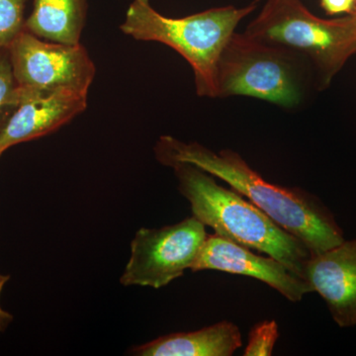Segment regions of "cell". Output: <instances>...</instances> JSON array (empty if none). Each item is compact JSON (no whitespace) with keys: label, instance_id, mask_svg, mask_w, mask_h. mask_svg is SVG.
Returning a JSON list of instances; mask_svg holds the SVG:
<instances>
[{"label":"cell","instance_id":"cell-1","mask_svg":"<svg viewBox=\"0 0 356 356\" xmlns=\"http://www.w3.org/2000/svg\"><path fill=\"white\" fill-rule=\"evenodd\" d=\"M156 159L163 165L191 163L248 198L281 228L305 243L312 257L339 245L343 232L331 210L316 196L300 188H288L267 182L236 152H213L198 143L163 136L156 149Z\"/></svg>","mask_w":356,"mask_h":356},{"label":"cell","instance_id":"cell-2","mask_svg":"<svg viewBox=\"0 0 356 356\" xmlns=\"http://www.w3.org/2000/svg\"><path fill=\"white\" fill-rule=\"evenodd\" d=\"M178 189L191 204L192 216L216 235L277 259L303 277L312 257L305 243L278 226L235 189L225 188L214 177L191 163H173Z\"/></svg>","mask_w":356,"mask_h":356},{"label":"cell","instance_id":"cell-3","mask_svg":"<svg viewBox=\"0 0 356 356\" xmlns=\"http://www.w3.org/2000/svg\"><path fill=\"white\" fill-rule=\"evenodd\" d=\"M255 4L212 8L184 18L161 15L149 0H133L120 30L138 41L159 42L177 51L188 62L200 97H218V65L236 26Z\"/></svg>","mask_w":356,"mask_h":356},{"label":"cell","instance_id":"cell-4","mask_svg":"<svg viewBox=\"0 0 356 356\" xmlns=\"http://www.w3.org/2000/svg\"><path fill=\"white\" fill-rule=\"evenodd\" d=\"M245 34L309 58L324 84L331 83L356 53V17L353 13L322 19L311 13L301 0H266Z\"/></svg>","mask_w":356,"mask_h":356},{"label":"cell","instance_id":"cell-5","mask_svg":"<svg viewBox=\"0 0 356 356\" xmlns=\"http://www.w3.org/2000/svg\"><path fill=\"white\" fill-rule=\"evenodd\" d=\"M303 56L234 33L218 65V97L248 96L296 106L304 93Z\"/></svg>","mask_w":356,"mask_h":356},{"label":"cell","instance_id":"cell-6","mask_svg":"<svg viewBox=\"0 0 356 356\" xmlns=\"http://www.w3.org/2000/svg\"><path fill=\"white\" fill-rule=\"evenodd\" d=\"M205 227L192 216L163 228L140 229L131 243L122 284L159 289L181 277L207 238Z\"/></svg>","mask_w":356,"mask_h":356},{"label":"cell","instance_id":"cell-7","mask_svg":"<svg viewBox=\"0 0 356 356\" xmlns=\"http://www.w3.org/2000/svg\"><path fill=\"white\" fill-rule=\"evenodd\" d=\"M8 50L20 89L40 93L74 91L88 95L96 69L81 43L46 41L24 30Z\"/></svg>","mask_w":356,"mask_h":356},{"label":"cell","instance_id":"cell-8","mask_svg":"<svg viewBox=\"0 0 356 356\" xmlns=\"http://www.w3.org/2000/svg\"><path fill=\"white\" fill-rule=\"evenodd\" d=\"M208 269L254 278L291 302L301 301L304 295L313 292L303 277L293 273L277 259L255 254L250 248L216 234L207 236L191 270L196 273Z\"/></svg>","mask_w":356,"mask_h":356},{"label":"cell","instance_id":"cell-9","mask_svg":"<svg viewBox=\"0 0 356 356\" xmlns=\"http://www.w3.org/2000/svg\"><path fill=\"white\" fill-rule=\"evenodd\" d=\"M19 102L0 130V156L10 147L44 137L88 107V95L74 91L31 92L18 88Z\"/></svg>","mask_w":356,"mask_h":356},{"label":"cell","instance_id":"cell-10","mask_svg":"<svg viewBox=\"0 0 356 356\" xmlns=\"http://www.w3.org/2000/svg\"><path fill=\"white\" fill-rule=\"evenodd\" d=\"M303 278L324 299L339 327H356V240L311 257Z\"/></svg>","mask_w":356,"mask_h":356},{"label":"cell","instance_id":"cell-11","mask_svg":"<svg viewBox=\"0 0 356 356\" xmlns=\"http://www.w3.org/2000/svg\"><path fill=\"white\" fill-rule=\"evenodd\" d=\"M243 346L238 325L222 321L198 331L175 332L134 346L137 356H232Z\"/></svg>","mask_w":356,"mask_h":356},{"label":"cell","instance_id":"cell-12","mask_svg":"<svg viewBox=\"0 0 356 356\" xmlns=\"http://www.w3.org/2000/svg\"><path fill=\"white\" fill-rule=\"evenodd\" d=\"M88 15V0H34L25 30L40 39L76 44Z\"/></svg>","mask_w":356,"mask_h":356},{"label":"cell","instance_id":"cell-13","mask_svg":"<svg viewBox=\"0 0 356 356\" xmlns=\"http://www.w3.org/2000/svg\"><path fill=\"white\" fill-rule=\"evenodd\" d=\"M19 102L18 86L14 77L10 55L7 48L0 49V130Z\"/></svg>","mask_w":356,"mask_h":356},{"label":"cell","instance_id":"cell-14","mask_svg":"<svg viewBox=\"0 0 356 356\" xmlns=\"http://www.w3.org/2000/svg\"><path fill=\"white\" fill-rule=\"evenodd\" d=\"M27 0H0V49L10 47L25 30Z\"/></svg>","mask_w":356,"mask_h":356},{"label":"cell","instance_id":"cell-15","mask_svg":"<svg viewBox=\"0 0 356 356\" xmlns=\"http://www.w3.org/2000/svg\"><path fill=\"white\" fill-rule=\"evenodd\" d=\"M280 337L275 321L266 320L257 323L250 330L248 343L243 355L267 356L273 355L274 346Z\"/></svg>","mask_w":356,"mask_h":356},{"label":"cell","instance_id":"cell-16","mask_svg":"<svg viewBox=\"0 0 356 356\" xmlns=\"http://www.w3.org/2000/svg\"><path fill=\"white\" fill-rule=\"evenodd\" d=\"M355 0H321V6L329 15L350 14L355 8Z\"/></svg>","mask_w":356,"mask_h":356},{"label":"cell","instance_id":"cell-17","mask_svg":"<svg viewBox=\"0 0 356 356\" xmlns=\"http://www.w3.org/2000/svg\"><path fill=\"white\" fill-rule=\"evenodd\" d=\"M9 280H10V276L0 274V296H1L2 290H3L4 286H6ZM13 316L11 315L10 313H8V312L4 310L1 307V304H0V334L6 331L7 327L13 323Z\"/></svg>","mask_w":356,"mask_h":356},{"label":"cell","instance_id":"cell-18","mask_svg":"<svg viewBox=\"0 0 356 356\" xmlns=\"http://www.w3.org/2000/svg\"><path fill=\"white\" fill-rule=\"evenodd\" d=\"M353 13V15H355V17H356V7H355V9H353V13Z\"/></svg>","mask_w":356,"mask_h":356},{"label":"cell","instance_id":"cell-19","mask_svg":"<svg viewBox=\"0 0 356 356\" xmlns=\"http://www.w3.org/2000/svg\"><path fill=\"white\" fill-rule=\"evenodd\" d=\"M261 1V0H255V2Z\"/></svg>","mask_w":356,"mask_h":356},{"label":"cell","instance_id":"cell-20","mask_svg":"<svg viewBox=\"0 0 356 356\" xmlns=\"http://www.w3.org/2000/svg\"><path fill=\"white\" fill-rule=\"evenodd\" d=\"M355 1L356 2V0H355Z\"/></svg>","mask_w":356,"mask_h":356},{"label":"cell","instance_id":"cell-21","mask_svg":"<svg viewBox=\"0 0 356 356\" xmlns=\"http://www.w3.org/2000/svg\"></svg>","mask_w":356,"mask_h":356}]
</instances>
